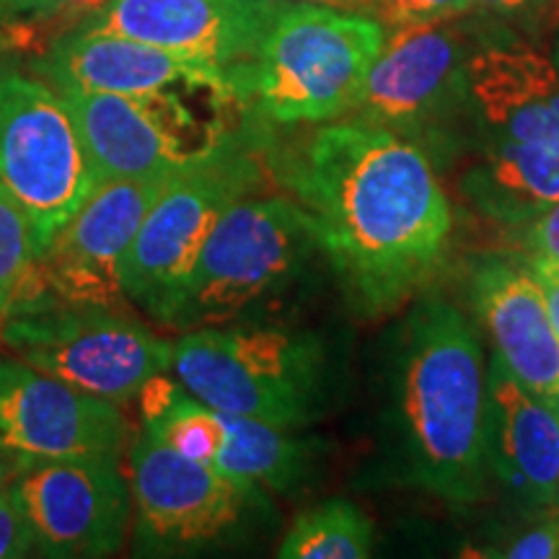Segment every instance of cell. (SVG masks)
I'll return each mask as SVG.
<instances>
[{"mask_svg": "<svg viewBox=\"0 0 559 559\" xmlns=\"http://www.w3.org/2000/svg\"><path fill=\"white\" fill-rule=\"evenodd\" d=\"M285 3H311V5H330V9H366L370 0H285Z\"/></svg>", "mask_w": 559, "mask_h": 559, "instance_id": "31", "label": "cell"}, {"mask_svg": "<svg viewBox=\"0 0 559 559\" xmlns=\"http://www.w3.org/2000/svg\"><path fill=\"white\" fill-rule=\"evenodd\" d=\"M73 117L96 185L115 179L177 177L230 145L226 109L202 115L185 99L192 88L102 94L55 88Z\"/></svg>", "mask_w": 559, "mask_h": 559, "instance_id": "8", "label": "cell"}, {"mask_svg": "<svg viewBox=\"0 0 559 559\" xmlns=\"http://www.w3.org/2000/svg\"><path fill=\"white\" fill-rule=\"evenodd\" d=\"M373 551V523L349 500H326L300 513L280 542L283 559H366Z\"/></svg>", "mask_w": 559, "mask_h": 559, "instance_id": "21", "label": "cell"}, {"mask_svg": "<svg viewBox=\"0 0 559 559\" xmlns=\"http://www.w3.org/2000/svg\"><path fill=\"white\" fill-rule=\"evenodd\" d=\"M37 73L52 88L102 94H153L169 88H221L234 94L221 70L148 41L94 29L60 37L37 62Z\"/></svg>", "mask_w": 559, "mask_h": 559, "instance_id": "18", "label": "cell"}, {"mask_svg": "<svg viewBox=\"0 0 559 559\" xmlns=\"http://www.w3.org/2000/svg\"><path fill=\"white\" fill-rule=\"evenodd\" d=\"M386 29L362 13L285 3L254 58L230 75L236 99L272 124L347 117L379 58Z\"/></svg>", "mask_w": 559, "mask_h": 559, "instance_id": "5", "label": "cell"}, {"mask_svg": "<svg viewBox=\"0 0 559 559\" xmlns=\"http://www.w3.org/2000/svg\"><path fill=\"white\" fill-rule=\"evenodd\" d=\"M472 304L495 355L559 412V334L526 262L489 257L472 277Z\"/></svg>", "mask_w": 559, "mask_h": 559, "instance_id": "17", "label": "cell"}, {"mask_svg": "<svg viewBox=\"0 0 559 559\" xmlns=\"http://www.w3.org/2000/svg\"><path fill=\"white\" fill-rule=\"evenodd\" d=\"M5 464H11V461L0 456V487H3L5 481H9V469H5Z\"/></svg>", "mask_w": 559, "mask_h": 559, "instance_id": "33", "label": "cell"}, {"mask_svg": "<svg viewBox=\"0 0 559 559\" xmlns=\"http://www.w3.org/2000/svg\"><path fill=\"white\" fill-rule=\"evenodd\" d=\"M130 492L135 551L148 557L190 555L226 539L251 502L264 500L145 428L130 440Z\"/></svg>", "mask_w": 559, "mask_h": 559, "instance_id": "12", "label": "cell"}, {"mask_svg": "<svg viewBox=\"0 0 559 559\" xmlns=\"http://www.w3.org/2000/svg\"><path fill=\"white\" fill-rule=\"evenodd\" d=\"M39 247L29 221L9 194L0 190V317L9 311L13 296L37 262Z\"/></svg>", "mask_w": 559, "mask_h": 559, "instance_id": "22", "label": "cell"}, {"mask_svg": "<svg viewBox=\"0 0 559 559\" xmlns=\"http://www.w3.org/2000/svg\"><path fill=\"white\" fill-rule=\"evenodd\" d=\"M492 555L508 559H559V513L523 531Z\"/></svg>", "mask_w": 559, "mask_h": 559, "instance_id": "26", "label": "cell"}, {"mask_svg": "<svg viewBox=\"0 0 559 559\" xmlns=\"http://www.w3.org/2000/svg\"><path fill=\"white\" fill-rule=\"evenodd\" d=\"M479 148L461 190L487 218L526 226L559 200V58L531 45L469 55Z\"/></svg>", "mask_w": 559, "mask_h": 559, "instance_id": "3", "label": "cell"}, {"mask_svg": "<svg viewBox=\"0 0 559 559\" xmlns=\"http://www.w3.org/2000/svg\"><path fill=\"white\" fill-rule=\"evenodd\" d=\"M466 60L464 39L445 21L391 29L349 115L396 132L412 128L436 115L445 94L464 83Z\"/></svg>", "mask_w": 559, "mask_h": 559, "instance_id": "16", "label": "cell"}, {"mask_svg": "<svg viewBox=\"0 0 559 559\" xmlns=\"http://www.w3.org/2000/svg\"><path fill=\"white\" fill-rule=\"evenodd\" d=\"M539 3H544V0H474V5L498 13V16H515V13L534 9Z\"/></svg>", "mask_w": 559, "mask_h": 559, "instance_id": "29", "label": "cell"}, {"mask_svg": "<svg viewBox=\"0 0 559 559\" xmlns=\"http://www.w3.org/2000/svg\"><path fill=\"white\" fill-rule=\"evenodd\" d=\"M0 190L26 215L39 251L96 190L66 102L19 73L0 79Z\"/></svg>", "mask_w": 559, "mask_h": 559, "instance_id": "9", "label": "cell"}, {"mask_svg": "<svg viewBox=\"0 0 559 559\" xmlns=\"http://www.w3.org/2000/svg\"><path fill=\"white\" fill-rule=\"evenodd\" d=\"M181 386L210 407L304 428L330 404V358L317 334L272 324L205 326L174 342Z\"/></svg>", "mask_w": 559, "mask_h": 559, "instance_id": "6", "label": "cell"}, {"mask_svg": "<svg viewBox=\"0 0 559 559\" xmlns=\"http://www.w3.org/2000/svg\"><path fill=\"white\" fill-rule=\"evenodd\" d=\"M317 260H326L317 230L288 194H247L223 213L158 324L181 332L260 324L298 298Z\"/></svg>", "mask_w": 559, "mask_h": 559, "instance_id": "4", "label": "cell"}, {"mask_svg": "<svg viewBox=\"0 0 559 559\" xmlns=\"http://www.w3.org/2000/svg\"><path fill=\"white\" fill-rule=\"evenodd\" d=\"M174 177L115 179L86 202L39 251L11 309L34 306H122L120 267L145 215Z\"/></svg>", "mask_w": 559, "mask_h": 559, "instance_id": "11", "label": "cell"}, {"mask_svg": "<svg viewBox=\"0 0 559 559\" xmlns=\"http://www.w3.org/2000/svg\"><path fill=\"white\" fill-rule=\"evenodd\" d=\"M487 459L523 506L559 508V412L495 353L487 362Z\"/></svg>", "mask_w": 559, "mask_h": 559, "instance_id": "19", "label": "cell"}, {"mask_svg": "<svg viewBox=\"0 0 559 559\" xmlns=\"http://www.w3.org/2000/svg\"><path fill=\"white\" fill-rule=\"evenodd\" d=\"M11 481L41 557H109L122 549L132 492L117 456L29 461Z\"/></svg>", "mask_w": 559, "mask_h": 559, "instance_id": "13", "label": "cell"}, {"mask_svg": "<svg viewBox=\"0 0 559 559\" xmlns=\"http://www.w3.org/2000/svg\"><path fill=\"white\" fill-rule=\"evenodd\" d=\"M0 347L39 373L111 404L143 394L174 366V342L122 306H34L0 317Z\"/></svg>", "mask_w": 559, "mask_h": 559, "instance_id": "7", "label": "cell"}, {"mask_svg": "<svg viewBox=\"0 0 559 559\" xmlns=\"http://www.w3.org/2000/svg\"><path fill=\"white\" fill-rule=\"evenodd\" d=\"M521 251L534 267L559 270V200L523 226Z\"/></svg>", "mask_w": 559, "mask_h": 559, "instance_id": "25", "label": "cell"}, {"mask_svg": "<svg viewBox=\"0 0 559 559\" xmlns=\"http://www.w3.org/2000/svg\"><path fill=\"white\" fill-rule=\"evenodd\" d=\"M13 29H16V26H3V29H0V79H3V75H9V66H11L13 55H16V50L21 47V41L16 39Z\"/></svg>", "mask_w": 559, "mask_h": 559, "instance_id": "30", "label": "cell"}, {"mask_svg": "<svg viewBox=\"0 0 559 559\" xmlns=\"http://www.w3.org/2000/svg\"><path fill=\"white\" fill-rule=\"evenodd\" d=\"M124 445L130 428L117 404L0 355V456L13 466L75 456L120 459Z\"/></svg>", "mask_w": 559, "mask_h": 559, "instance_id": "14", "label": "cell"}, {"mask_svg": "<svg viewBox=\"0 0 559 559\" xmlns=\"http://www.w3.org/2000/svg\"><path fill=\"white\" fill-rule=\"evenodd\" d=\"M68 5H73V9H81V11H88V13H96L102 9L107 0H66Z\"/></svg>", "mask_w": 559, "mask_h": 559, "instance_id": "32", "label": "cell"}, {"mask_svg": "<svg viewBox=\"0 0 559 559\" xmlns=\"http://www.w3.org/2000/svg\"><path fill=\"white\" fill-rule=\"evenodd\" d=\"M226 432L213 459V469L249 492L264 489L288 492L309 469V449L304 440L288 436V428L262 419L223 412Z\"/></svg>", "mask_w": 559, "mask_h": 559, "instance_id": "20", "label": "cell"}, {"mask_svg": "<svg viewBox=\"0 0 559 559\" xmlns=\"http://www.w3.org/2000/svg\"><path fill=\"white\" fill-rule=\"evenodd\" d=\"M260 181V164L234 143L205 164L177 174L153 202L124 254V296L158 321L223 213L254 192Z\"/></svg>", "mask_w": 559, "mask_h": 559, "instance_id": "10", "label": "cell"}, {"mask_svg": "<svg viewBox=\"0 0 559 559\" xmlns=\"http://www.w3.org/2000/svg\"><path fill=\"white\" fill-rule=\"evenodd\" d=\"M394 358V438L419 489L469 506L487 489V366L469 319L423 296L404 319Z\"/></svg>", "mask_w": 559, "mask_h": 559, "instance_id": "2", "label": "cell"}, {"mask_svg": "<svg viewBox=\"0 0 559 559\" xmlns=\"http://www.w3.org/2000/svg\"><path fill=\"white\" fill-rule=\"evenodd\" d=\"M528 267L534 270L536 280H539V285H542V290H544V300H547L549 319H551V324H555V330L559 334V270L534 267V264H528Z\"/></svg>", "mask_w": 559, "mask_h": 559, "instance_id": "28", "label": "cell"}, {"mask_svg": "<svg viewBox=\"0 0 559 559\" xmlns=\"http://www.w3.org/2000/svg\"><path fill=\"white\" fill-rule=\"evenodd\" d=\"M474 9V0H370L368 11L383 29L443 24Z\"/></svg>", "mask_w": 559, "mask_h": 559, "instance_id": "23", "label": "cell"}, {"mask_svg": "<svg viewBox=\"0 0 559 559\" xmlns=\"http://www.w3.org/2000/svg\"><path fill=\"white\" fill-rule=\"evenodd\" d=\"M283 5L285 0H107L81 29L148 41L230 81L254 58Z\"/></svg>", "mask_w": 559, "mask_h": 559, "instance_id": "15", "label": "cell"}, {"mask_svg": "<svg viewBox=\"0 0 559 559\" xmlns=\"http://www.w3.org/2000/svg\"><path fill=\"white\" fill-rule=\"evenodd\" d=\"M66 9V0H0V29L52 19Z\"/></svg>", "mask_w": 559, "mask_h": 559, "instance_id": "27", "label": "cell"}, {"mask_svg": "<svg viewBox=\"0 0 559 559\" xmlns=\"http://www.w3.org/2000/svg\"><path fill=\"white\" fill-rule=\"evenodd\" d=\"M355 311L383 317L423 293L445 260L453 215L428 153L360 120L321 124L275 156Z\"/></svg>", "mask_w": 559, "mask_h": 559, "instance_id": "1", "label": "cell"}, {"mask_svg": "<svg viewBox=\"0 0 559 559\" xmlns=\"http://www.w3.org/2000/svg\"><path fill=\"white\" fill-rule=\"evenodd\" d=\"M37 551L34 528L13 481L0 487V559L29 557Z\"/></svg>", "mask_w": 559, "mask_h": 559, "instance_id": "24", "label": "cell"}]
</instances>
